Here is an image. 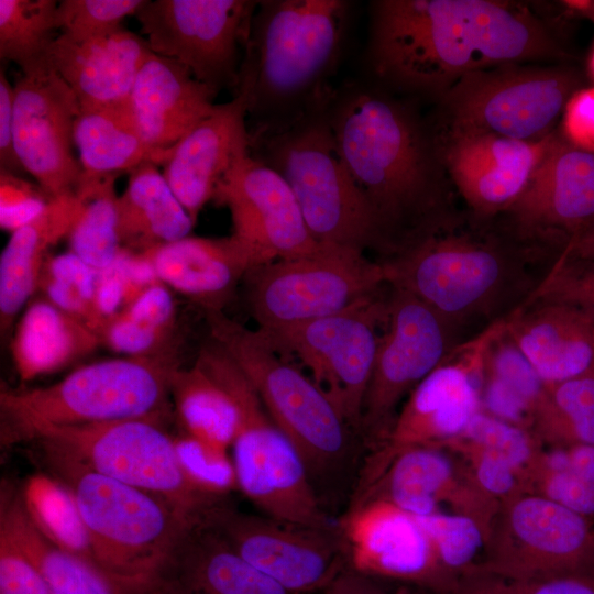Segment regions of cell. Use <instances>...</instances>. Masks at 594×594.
Returning a JSON list of instances; mask_svg holds the SVG:
<instances>
[{
    "label": "cell",
    "mask_w": 594,
    "mask_h": 594,
    "mask_svg": "<svg viewBox=\"0 0 594 594\" xmlns=\"http://www.w3.org/2000/svg\"><path fill=\"white\" fill-rule=\"evenodd\" d=\"M563 56L544 24L522 4L499 0L372 3L369 61L375 76L437 100L469 73Z\"/></svg>",
    "instance_id": "cell-1"
},
{
    "label": "cell",
    "mask_w": 594,
    "mask_h": 594,
    "mask_svg": "<svg viewBox=\"0 0 594 594\" xmlns=\"http://www.w3.org/2000/svg\"><path fill=\"white\" fill-rule=\"evenodd\" d=\"M342 160L366 200L387 260L454 220L433 134L383 92L354 87L328 105Z\"/></svg>",
    "instance_id": "cell-2"
},
{
    "label": "cell",
    "mask_w": 594,
    "mask_h": 594,
    "mask_svg": "<svg viewBox=\"0 0 594 594\" xmlns=\"http://www.w3.org/2000/svg\"><path fill=\"white\" fill-rule=\"evenodd\" d=\"M525 251L494 233L463 230L454 219L382 262L389 286L459 329L479 319L502 320L506 308L515 311L510 304L527 287Z\"/></svg>",
    "instance_id": "cell-3"
},
{
    "label": "cell",
    "mask_w": 594,
    "mask_h": 594,
    "mask_svg": "<svg viewBox=\"0 0 594 594\" xmlns=\"http://www.w3.org/2000/svg\"><path fill=\"white\" fill-rule=\"evenodd\" d=\"M180 369L176 352L120 356L80 366L45 387L0 393L1 441L32 440L48 427L164 420Z\"/></svg>",
    "instance_id": "cell-4"
},
{
    "label": "cell",
    "mask_w": 594,
    "mask_h": 594,
    "mask_svg": "<svg viewBox=\"0 0 594 594\" xmlns=\"http://www.w3.org/2000/svg\"><path fill=\"white\" fill-rule=\"evenodd\" d=\"M41 448L52 475L74 496L97 564L128 585L151 588L186 527L197 518L65 453Z\"/></svg>",
    "instance_id": "cell-5"
},
{
    "label": "cell",
    "mask_w": 594,
    "mask_h": 594,
    "mask_svg": "<svg viewBox=\"0 0 594 594\" xmlns=\"http://www.w3.org/2000/svg\"><path fill=\"white\" fill-rule=\"evenodd\" d=\"M328 105L321 100L279 128L260 133L263 155L255 157L287 182L317 242L382 256L376 221L342 160Z\"/></svg>",
    "instance_id": "cell-6"
},
{
    "label": "cell",
    "mask_w": 594,
    "mask_h": 594,
    "mask_svg": "<svg viewBox=\"0 0 594 594\" xmlns=\"http://www.w3.org/2000/svg\"><path fill=\"white\" fill-rule=\"evenodd\" d=\"M196 363L226 391L238 411L232 443L238 490L265 516L300 526L331 527L304 459L271 420L235 362L211 341L200 349Z\"/></svg>",
    "instance_id": "cell-7"
},
{
    "label": "cell",
    "mask_w": 594,
    "mask_h": 594,
    "mask_svg": "<svg viewBox=\"0 0 594 594\" xmlns=\"http://www.w3.org/2000/svg\"><path fill=\"white\" fill-rule=\"evenodd\" d=\"M205 316L211 339L250 381L271 420L297 449L309 472L338 462L352 428L327 394L258 329H249L223 311Z\"/></svg>",
    "instance_id": "cell-8"
},
{
    "label": "cell",
    "mask_w": 594,
    "mask_h": 594,
    "mask_svg": "<svg viewBox=\"0 0 594 594\" xmlns=\"http://www.w3.org/2000/svg\"><path fill=\"white\" fill-rule=\"evenodd\" d=\"M257 8L237 86L248 92L249 111L314 92L340 48L348 2L278 0Z\"/></svg>",
    "instance_id": "cell-9"
},
{
    "label": "cell",
    "mask_w": 594,
    "mask_h": 594,
    "mask_svg": "<svg viewBox=\"0 0 594 594\" xmlns=\"http://www.w3.org/2000/svg\"><path fill=\"white\" fill-rule=\"evenodd\" d=\"M579 74L561 65L504 64L469 73L439 99L441 132L538 141L553 133Z\"/></svg>",
    "instance_id": "cell-10"
},
{
    "label": "cell",
    "mask_w": 594,
    "mask_h": 594,
    "mask_svg": "<svg viewBox=\"0 0 594 594\" xmlns=\"http://www.w3.org/2000/svg\"><path fill=\"white\" fill-rule=\"evenodd\" d=\"M163 420L138 418L81 426L48 427L32 440L87 468L156 495L190 518L224 499L200 493L186 476Z\"/></svg>",
    "instance_id": "cell-11"
},
{
    "label": "cell",
    "mask_w": 594,
    "mask_h": 594,
    "mask_svg": "<svg viewBox=\"0 0 594 594\" xmlns=\"http://www.w3.org/2000/svg\"><path fill=\"white\" fill-rule=\"evenodd\" d=\"M244 280L250 314L258 329L328 317L388 286L382 261L332 245L311 255L257 266Z\"/></svg>",
    "instance_id": "cell-12"
},
{
    "label": "cell",
    "mask_w": 594,
    "mask_h": 594,
    "mask_svg": "<svg viewBox=\"0 0 594 594\" xmlns=\"http://www.w3.org/2000/svg\"><path fill=\"white\" fill-rule=\"evenodd\" d=\"M387 295L388 288L328 317L257 328L279 352L297 358L358 432L385 326Z\"/></svg>",
    "instance_id": "cell-13"
},
{
    "label": "cell",
    "mask_w": 594,
    "mask_h": 594,
    "mask_svg": "<svg viewBox=\"0 0 594 594\" xmlns=\"http://www.w3.org/2000/svg\"><path fill=\"white\" fill-rule=\"evenodd\" d=\"M476 563L513 579L594 574L592 520L535 493L499 503Z\"/></svg>",
    "instance_id": "cell-14"
},
{
    "label": "cell",
    "mask_w": 594,
    "mask_h": 594,
    "mask_svg": "<svg viewBox=\"0 0 594 594\" xmlns=\"http://www.w3.org/2000/svg\"><path fill=\"white\" fill-rule=\"evenodd\" d=\"M457 330L411 294L388 285L385 326L359 429L375 448L387 437L402 399L461 343Z\"/></svg>",
    "instance_id": "cell-15"
},
{
    "label": "cell",
    "mask_w": 594,
    "mask_h": 594,
    "mask_svg": "<svg viewBox=\"0 0 594 594\" xmlns=\"http://www.w3.org/2000/svg\"><path fill=\"white\" fill-rule=\"evenodd\" d=\"M260 1L145 0L134 16L153 53L186 66L216 92L239 84Z\"/></svg>",
    "instance_id": "cell-16"
},
{
    "label": "cell",
    "mask_w": 594,
    "mask_h": 594,
    "mask_svg": "<svg viewBox=\"0 0 594 594\" xmlns=\"http://www.w3.org/2000/svg\"><path fill=\"white\" fill-rule=\"evenodd\" d=\"M505 319L485 328L454 350L407 396L385 440L366 460L359 481L370 482L398 451L443 447L458 439L481 410V384L490 343Z\"/></svg>",
    "instance_id": "cell-17"
},
{
    "label": "cell",
    "mask_w": 594,
    "mask_h": 594,
    "mask_svg": "<svg viewBox=\"0 0 594 594\" xmlns=\"http://www.w3.org/2000/svg\"><path fill=\"white\" fill-rule=\"evenodd\" d=\"M204 516L245 561L293 594L322 592L345 569L336 525L315 528L250 515L227 499Z\"/></svg>",
    "instance_id": "cell-18"
},
{
    "label": "cell",
    "mask_w": 594,
    "mask_h": 594,
    "mask_svg": "<svg viewBox=\"0 0 594 594\" xmlns=\"http://www.w3.org/2000/svg\"><path fill=\"white\" fill-rule=\"evenodd\" d=\"M336 526L348 570L430 594H447L455 580L439 562L417 518L391 503L350 505Z\"/></svg>",
    "instance_id": "cell-19"
},
{
    "label": "cell",
    "mask_w": 594,
    "mask_h": 594,
    "mask_svg": "<svg viewBox=\"0 0 594 594\" xmlns=\"http://www.w3.org/2000/svg\"><path fill=\"white\" fill-rule=\"evenodd\" d=\"M212 199L230 210L232 235L256 266L311 255L327 246L311 235L287 182L250 151L237 160Z\"/></svg>",
    "instance_id": "cell-20"
},
{
    "label": "cell",
    "mask_w": 594,
    "mask_h": 594,
    "mask_svg": "<svg viewBox=\"0 0 594 594\" xmlns=\"http://www.w3.org/2000/svg\"><path fill=\"white\" fill-rule=\"evenodd\" d=\"M79 102L51 64L22 74L13 86L18 158L47 195L74 193L82 167L73 154Z\"/></svg>",
    "instance_id": "cell-21"
},
{
    "label": "cell",
    "mask_w": 594,
    "mask_h": 594,
    "mask_svg": "<svg viewBox=\"0 0 594 594\" xmlns=\"http://www.w3.org/2000/svg\"><path fill=\"white\" fill-rule=\"evenodd\" d=\"M443 168L473 213H506L526 189L554 133L520 141L488 133H432Z\"/></svg>",
    "instance_id": "cell-22"
},
{
    "label": "cell",
    "mask_w": 594,
    "mask_h": 594,
    "mask_svg": "<svg viewBox=\"0 0 594 594\" xmlns=\"http://www.w3.org/2000/svg\"><path fill=\"white\" fill-rule=\"evenodd\" d=\"M385 501L415 517L440 512L449 503L454 513L475 519L485 530L498 502L474 482L465 464L442 447H411L395 453L364 486L355 490L350 505Z\"/></svg>",
    "instance_id": "cell-23"
},
{
    "label": "cell",
    "mask_w": 594,
    "mask_h": 594,
    "mask_svg": "<svg viewBox=\"0 0 594 594\" xmlns=\"http://www.w3.org/2000/svg\"><path fill=\"white\" fill-rule=\"evenodd\" d=\"M521 239L566 243L594 226V153L554 133L526 189L506 212Z\"/></svg>",
    "instance_id": "cell-24"
},
{
    "label": "cell",
    "mask_w": 594,
    "mask_h": 594,
    "mask_svg": "<svg viewBox=\"0 0 594 594\" xmlns=\"http://www.w3.org/2000/svg\"><path fill=\"white\" fill-rule=\"evenodd\" d=\"M249 106L248 92L237 89L233 99L216 105L168 152L162 173L195 223L222 178L250 151L245 124Z\"/></svg>",
    "instance_id": "cell-25"
},
{
    "label": "cell",
    "mask_w": 594,
    "mask_h": 594,
    "mask_svg": "<svg viewBox=\"0 0 594 594\" xmlns=\"http://www.w3.org/2000/svg\"><path fill=\"white\" fill-rule=\"evenodd\" d=\"M153 52L146 38L123 28L96 37L59 34L48 62L74 91L80 111L129 106L136 76Z\"/></svg>",
    "instance_id": "cell-26"
},
{
    "label": "cell",
    "mask_w": 594,
    "mask_h": 594,
    "mask_svg": "<svg viewBox=\"0 0 594 594\" xmlns=\"http://www.w3.org/2000/svg\"><path fill=\"white\" fill-rule=\"evenodd\" d=\"M505 332L543 384L594 376V319L554 300L526 301Z\"/></svg>",
    "instance_id": "cell-27"
},
{
    "label": "cell",
    "mask_w": 594,
    "mask_h": 594,
    "mask_svg": "<svg viewBox=\"0 0 594 594\" xmlns=\"http://www.w3.org/2000/svg\"><path fill=\"white\" fill-rule=\"evenodd\" d=\"M153 588L157 594H293L245 561L205 516L186 527Z\"/></svg>",
    "instance_id": "cell-28"
},
{
    "label": "cell",
    "mask_w": 594,
    "mask_h": 594,
    "mask_svg": "<svg viewBox=\"0 0 594 594\" xmlns=\"http://www.w3.org/2000/svg\"><path fill=\"white\" fill-rule=\"evenodd\" d=\"M216 95L179 62L152 53L136 76L129 107L142 139L166 161L168 152L212 112Z\"/></svg>",
    "instance_id": "cell-29"
},
{
    "label": "cell",
    "mask_w": 594,
    "mask_h": 594,
    "mask_svg": "<svg viewBox=\"0 0 594 594\" xmlns=\"http://www.w3.org/2000/svg\"><path fill=\"white\" fill-rule=\"evenodd\" d=\"M160 282L205 311H223L238 285L257 267L233 237H186L142 253Z\"/></svg>",
    "instance_id": "cell-30"
},
{
    "label": "cell",
    "mask_w": 594,
    "mask_h": 594,
    "mask_svg": "<svg viewBox=\"0 0 594 594\" xmlns=\"http://www.w3.org/2000/svg\"><path fill=\"white\" fill-rule=\"evenodd\" d=\"M81 209L82 201L75 191L53 197L36 219L11 233L0 256L2 337L37 289L48 249L68 237Z\"/></svg>",
    "instance_id": "cell-31"
},
{
    "label": "cell",
    "mask_w": 594,
    "mask_h": 594,
    "mask_svg": "<svg viewBox=\"0 0 594 594\" xmlns=\"http://www.w3.org/2000/svg\"><path fill=\"white\" fill-rule=\"evenodd\" d=\"M0 532L36 565L52 594H148L152 588L128 585L96 563L53 543L31 520L20 493L8 487L1 491Z\"/></svg>",
    "instance_id": "cell-32"
},
{
    "label": "cell",
    "mask_w": 594,
    "mask_h": 594,
    "mask_svg": "<svg viewBox=\"0 0 594 594\" xmlns=\"http://www.w3.org/2000/svg\"><path fill=\"white\" fill-rule=\"evenodd\" d=\"M100 338L87 323L46 298L31 302L11 340V356L22 381L58 372L94 352Z\"/></svg>",
    "instance_id": "cell-33"
},
{
    "label": "cell",
    "mask_w": 594,
    "mask_h": 594,
    "mask_svg": "<svg viewBox=\"0 0 594 594\" xmlns=\"http://www.w3.org/2000/svg\"><path fill=\"white\" fill-rule=\"evenodd\" d=\"M195 222L156 164L129 173L118 197V229L123 249L143 253L188 237Z\"/></svg>",
    "instance_id": "cell-34"
},
{
    "label": "cell",
    "mask_w": 594,
    "mask_h": 594,
    "mask_svg": "<svg viewBox=\"0 0 594 594\" xmlns=\"http://www.w3.org/2000/svg\"><path fill=\"white\" fill-rule=\"evenodd\" d=\"M74 144L82 170L91 174L131 172L143 163L163 165L162 153L139 133L130 107L80 111L74 125Z\"/></svg>",
    "instance_id": "cell-35"
},
{
    "label": "cell",
    "mask_w": 594,
    "mask_h": 594,
    "mask_svg": "<svg viewBox=\"0 0 594 594\" xmlns=\"http://www.w3.org/2000/svg\"><path fill=\"white\" fill-rule=\"evenodd\" d=\"M170 399L180 431L222 449L232 447L239 420L237 408L197 363L177 370Z\"/></svg>",
    "instance_id": "cell-36"
},
{
    "label": "cell",
    "mask_w": 594,
    "mask_h": 594,
    "mask_svg": "<svg viewBox=\"0 0 594 594\" xmlns=\"http://www.w3.org/2000/svg\"><path fill=\"white\" fill-rule=\"evenodd\" d=\"M117 177L118 174L82 170L75 189L82 209L68 234L69 251L99 272L114 263L123 251L118 229Z\"/></svg>",
    "instance_id": "cell-37"
},
{
    "label": "cell",
    "mask_w": 594,
    "mask_h": 594,
    "mask_svg": "<svg viewBox=\"0 0 594 594\" xmlns=\"http://www.w3.org/2000/svg\"><path fill=\"white\" fill-rule=\"evenodd\" d=\"M530 421L536 437L551 448L594 446V376L543 384Z\"/></svg>",
    "instance_id": "cell-38"
},
{
    "label": "cell",
    "mask_w": 594,
    "mask_h": 594,
    "mask_svg": "<svg viewBox=\"0 0 594 594\" xmlns=\"http://www.w3.org/2000/svg\"><path fill=\"white\" fill-rule=\"evenodd\" d=\"M20 496L31 520L47 539L97 564L80 512L62 481L44 473L31 475Z\"/></svg>",
    "instance_id": "cell-39"
},
{
    "label": "cell",
    "mask_w": 594,
    "mask_h": 594,
    "mask_svg": "<svg viewBox=\"0 0 594 594\" xmlns=\"http://www.w3.org/2000/svg\"><path fill=\"white\" fill-rule=\"evenodd\" d=\"M55 0H0V57L15 63L22 74L50 64L55 40Z\"/></svg>",
    "instance_id": "cell-40"
},
{
    "label": "cell",
    "mask_w": 594,
    "mask_h": 594,
    "mask_svg": "<svg viewBox=\"0 0 594 594\" xmlns=\"http://www.w3.org/2000/svg\"><path fill=\"white\" fill-rule=\"evenodd\" d=\"M487 385V403L496 417L518 424L522 414L530 419L532 406L543 383L502 330L487 349L483 384Z\"/></svg>",
    "instance_id": "cell-41"
},
{
    "label": "cell",
    "mask_w": 594,
    "mask_h": 594,
    "mask_svg": "<svg viewBox=\"0 0 594 594\" xmlns=\"http://www.w3.org/2000/svg\"><path fill=\"white\" fill-rule=\"evenodd\" d=\"M98 278L99 271L69 251L46 258L37 289H42L44 298L96 331Z\"/></svg>",
    "instance_id": "cell-42"
},
{
    "label": "cell",
    "mask_w": 594,
    "mask_h": 594,
    "mask_svg": "<svg viewBox=\"0 0 594 594\" xmlns=\"http://www.w3.org/2000/svg\"><path fill=\"white\" fill-rule=\"evenodd\" d=\"M458 439L505 458L524 476L527 485L544 452L532 430L482 410L473 416Z\"/></svg>",
    "instance_id": "cell-43"
},
{
    "label": "cell",
    "mask_w": 594,
    "mask_h": 594,
    "mask_svg": "<svg viewBox=\"0 0 594 594\" xmlns=\"http://www.w3.org/2000/svg\"><path fill=\"white\" fill-rule=\"evenodd\" d=\"M416 518L427 532L439 562L451 576L455 579L479 562L486 532L475 519L441 510Z\"/></svg>",
    "instance_id": "cell-44"
},
{
    "label": "cell",
    "mask_w": 594,
    "mask_h": 594,
    "mask_svg": "<svg viewBox=\"0 0 594 594\" xmlns=\"http://www.w3.org/2000/svg\"><path fill=\"white\" fill-rule=\"evenodd\" d=\"M447 594H594V574L513 579L475 563L455 578Z\"/></svg>",
    "instance_id": "cell-45"
},
{
    "label": "cell",
    "mask_w": 594,
    "mask_h": 594,
    "mask_svg": "<svg viewBox=\"0 0 594 594\" xmlns=\"http://www.w3.org/2000/svg\"><path fill=\"white\" fill-rule=\"evenodd\" d=\"M180 465L193 485L212 499H227L238 488L232 457L222 449L183 431L173 436Z\"/></svg>",
    "instance_id": "cell-46"
},
{
    "label": "cell",
    "mask_w": 594,
    "mask_h": 594,
    "mask_svg": "<svg viewBox=\"0 0 594 594\" xmlns=\"http://www.w3.org/2000/svg\"><path fill=\"white\" fill-rule=\"evenodd\" d=\"M144 0H62L56 9V29L72 38H90L121 29Z\"/></svg>",
    "instance_id": "cell-47"
},
{
    "label": "cell",
    "mask_w": 594,
    "mask_h": 594,
    "mask_svg": "<svg viewBox=\"0 0 594 594\" xmlns=\"http://www.w3.org/2000/svg\"><path fill=\"white\" fill-rule=\"evenodd\" d=\"M442 448L461 455L476 485L496 502L502 503L520 493L530 492L524 476L499 454L460 439Z\"/></svg>",
    "instance_id": "cell-48"
},
{
    "label": "cell",
    "mask_w": 594,
    "mask_h": 594,
    "mask_svg": "<svg viewBox=\"0 0 594 594\" xmlns=\"http://www.w3.org/2000/svg\"><path fill=\"white\" fill-rule=\"evenodd\" d=\"M537 299L574 306L594 319V260L560 255L526 301Z\"/></svg>",
    "instance_id": "cell-49"
},
{
    "label": "cell",
    "mask_w": 594,
    "mask_h": 594,
    "mask_svg": "<svg viewBox=\"0 0 594 594\" xmlns=\"http://www.w3.org/2000/svg\"><path fill=\"white\" fill-rule=\"evenodd\" d=\"M528 488L587 519H594V485L574 472L544 459L528 481Z\"/></svg>",
    "instance_id": "cell-50"
},
{
    "label": "cell",
    "mask_w": 594,
    "mask_h": 594,
    "mask_svg": "<svg viewBox=\"0 0 594 594\" xmlns=\"http://www.w3.org/2000/svg\"><path fill=\"white\" fill-rule=\"evenodd\" d=\"M98 336L101 344L122 356H151L176 352L174 332L143 324L124 311L107 320Z\"/></svg>",
    "instance_id": "cell-51"
},
{
    "label": "cell",
    "mask_w": 594,
    "mask_h": 594,
    "mask_svg": "<svg viewBox=\"0 0 594 594\" xmlns=\"http://www.w3.org/2000/svg\"><path fill=\"white\" fill-rule=\"evenodd\" d=\"M53 197L19 175L0 172V227L14 232L36 219Z\"/></svg>",
    "instance_id": "cell-52"
},
{
    "label": "cell",
    "mask_w": 594,
    "mask_h": 594,
    "mask_svg": "<svg viewBox=\"0 0 594 594\" xmlns=\"http://www.w3.org/2000/svg\"><path fill=\"white\" fill-rule=\"evenodd\" d=\"M0 594H52L36 565L0 532Z\"/></svg>",
    "instance_id": "cell-53"
},
{
    "label": "cell",
    "mask_w": 594,
    "mask_h": 594,
    "mask_svg": "<svg viewBox=\"0 0 594 594\" xmlns=\"http://www.w3.org/2000/svg\"><path fill=\"white\" fill-rule=\"evenodd\" d=\"M170 290L156 280L142 289L122 311L143 324L174 332L176 304Z\"/></svg>",
    "instance_id": "cell-54"
},
{
    "label": "cell",
    "mask_w": 594,
    "mask_h": 594,
    "mask_svg": "<svg viewBox=\"0 0 594 594\" xmlns=\"http://www.w3.org/2000/svg\"><path fill=\"white\" fill-rule=\"evenodd\" d=\"M563 138L572 145L594 153V86L575 91L562 114Z\"/></svg>",
    "instance_id": "cell-55"
},
{
    "label": "cell",
    "mask_w": 594,
    "mask_h": 594,
    "mask_svg": "<svg viewBox=\"0 0 594 594\" xmlns=\"http://www.w3.org/2000/svg\"><path fill=\"white\" fill-rule=\"evenodd\" d=\"M0 165L1 169L19 175L24 170L14 148L13 86L0 72Z\"/></svg>",
    "instance_id": "cell-56"
},
{
    "label": "cell",
    "mask_w": 594,
    "mask_h": 594,
    "mask_svg": "<svg viewBox=\"0 0 594 594\" xmlns=\"http://www.w3.org/2000/svg\"><path fill=\"white\" fill-rule=\"evenodd\" d=\"M548 463L568 469L594 485V446L576 444L544 451Z\"/></svg>",
    "instance_id": "cell-57"
},
{
    "label": "cell",
    "mask_w": 594,
    "mask_h": 594,
    "mask_svg": "<svg viewBox=\"0 0 594 594\" xmlns=\"http://www.w3.org/2000/svg\"><path fill=\"white\" fill-rule=\"evenodd\" d=\"M321 594H398V592L386 590L375 579L344 569Z\"/></svg>",
    "instance_id": "cell-58"
},
{
    "label": "cell",
    "mask_w": 594,
    "mask_h": 594,
    "mask_svg": "<svg viewBox=\"0 0 594 594\" xmlns=\"http://www.w3.org/2000/svg\"><path fill=\"white\" fill-rule=\"evenodd\" d=\"M561 255L574 260H594V226L570 240Z\"/></svg>",
    "instance_id": "cell-59"
},
{
    "label": "cell",
    "mask_w": 594,
    "mask_h": 594,
    "mask_svg": "<svg viewBox=\"0 0 594 594\" xmlns=\"http://www.w3.org/2000/svg\"><path fill=\"white\" fill-rule=\"evenodd\" d=\"M398 594H430L426 591L403 585L397 590Z\"/></svg>",
    "instance_id": "cell-60"
},
{
    "label": "cell",
    "mask_w": 594,
    "mask_h": 594,
    "mask_svg": "<svg viewBox=\"0 0 594 594\" xmlns=\"http://www.w3.org/2000/svg\"><path fill=\"white\" fill-rule=\"evenodd\" d=\"M584 12L590 13L594 19V1H590V4H588L587 9Z\"/></svg>",
    "instance_id": "cell-61"
},
{
    "label": "cell",
    "mask_w": 594,
    "mask_h": 594,
    "mask_svg": "<svg viewBox=\"0 0 594 594\" xmlns=\"http://www.w3.org/2000/svg\"><path fill=\"white\" fill-rule=\"evenodd\" d=\"M590 65H591V70H592V73H593V75H594V50H593V52H592Z\"/></svg>",
    "instance_id": "cell-62"
},
{
    "label": "cell",
    "mask_w": 594,
    "mask_h": 594,
    "mask_svg": "<svg viewBox=\"0 0 594 594\" xmlns=\"http://www.w3.org/2000/svg\"><path fill=\"white\" fill-rule=\"evenodd\" d=\"M148 594H157V593L152 588Z\"/></svg>",
    "instance_id": "cell-63"
}]
</instances>
